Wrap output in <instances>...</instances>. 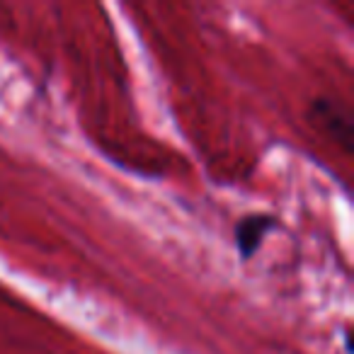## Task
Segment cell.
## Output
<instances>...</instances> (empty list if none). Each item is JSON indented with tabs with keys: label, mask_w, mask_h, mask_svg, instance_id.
<instances>
[{
	"label": "cell",
	"mask_w": 354,
	"mask_h": 354,
	"mask_svg": "<svg viewBox=\"0 0 354 354\" xmlns=\"http://www.w3.org/2000/svg\"><path fill=\"white\" fill-rule=\"evenodd\" d=\"M313 127H318L320 131L328 133L333 141H337L344 148V153L352 151V136H354V124H352V114L347 107L337 102L333 97H318L313 100L308 112Z\"/></svg>",
	"instance_id": "obj_1"
},
{
	"label": "cell",
	"mask_w": 354,
	"mask_h": 354,
	"mask_svg": "<svg viewBox=\"0 0 354 354\" xmlns=\"http://www.w3.org/2000/svg\"><path fill=\"white\" fill-rule=\"evenodd\" d=\"M277 226V218L270 214H248L236 226V245L243 260H250L265 243L267 233Z\"/></svg>",
	"instance_id": "obj_2"
}]
</instances>
